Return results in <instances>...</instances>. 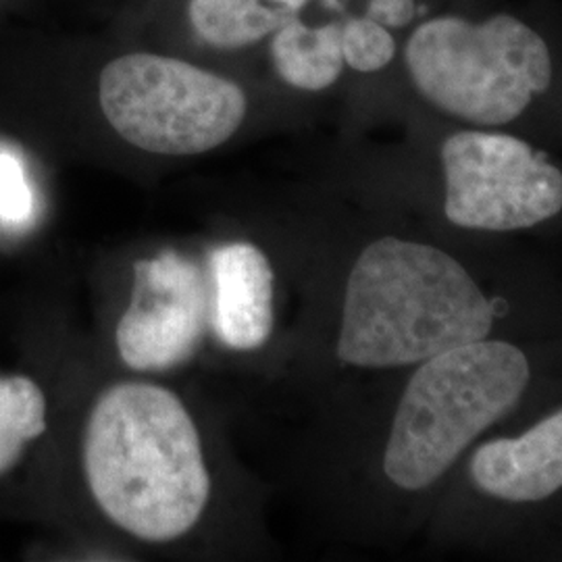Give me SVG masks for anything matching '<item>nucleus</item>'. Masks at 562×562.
Masks as SVG:
<instances>
[{
	"mask_svg": "<svg viewBox=\"0 0 562 562\" xmlns=\"http://www.w3.org/2000/svg\"><path fill=\"white\" fill-rule=\"evenodd\" d=\"M344 63L359 74H375L385 69L394 55L396 42L390 30L369 18H352L341 25Z\"/></svg>",
	"mask_w": 562,
	"mask_h": 562,
	"instance_id": "obj_12",
	"label": "nucleus"
},
{
	"mask_svg": "<svg viewBox=\"0 0 562 562\" xmlns=\"http://www.w3.org/2000/svg\"><path fill=\"white\" fill-rule=\"evenodd\" d=\"M562 531V390L462 461L427 536L446 554L543 561Z\"/></svg>",
	"mask_w": 562,
	"mask_h": 562,
	"instance_id": "obj_3",
	"label": "nucleus"
},
{
	"mask_svg": "<svg viewBox=\"0 0 562 562\" xmlns=\"http://www.w3.org/2000/svg\"><path fill=\"white\" fill-rule=\"evenodd\" d=\"M308 0H190L188 15L202 41L241 48L276 34Z\"/></svg>",
	"mask_w": 562,
	"mask_h": 562,
	"instance_id": "obj_10",
	"label": "nucleus"
},
{
	"mask_svg": "<svg viewBox=\"0 0 562 562\" xmlns=\"http://www.w3.org/2000/svg\"><path fill=\"white\" fill-rule=\"evenodd\" d=\"M271 59L281 80L296 90L322 92L331 88L346 65L340 23L308 27L299 18L288 21L273 34Z\"/></svg>",
	"mask_w": 562,
	"mask_h": 562,
	"instance_id": "obj_9",
	"label": "nucleus"
},
{
	"mask_svg": "<svg viewBox=\"0 0 562 562\" xmlns=\"http://www.w3.org/2000/svg\"><path fill=\"white\" fill-rule=\"evenodd\" d=\"M36 215V199L20 157L0 150V223L25 227Z\"/></svg>",
	"mask_w": 562,
	"mask_h": 562,
	"instance_id": "obj_13",
	"label": "nucleus"
},
{
	"mask_svg": "<svg viewBox=\"0 0 562 562\" xmlns=\"http://www.w3.org/2000/svg\"><path fill=\"white\" fill-rule=\"evenodd\" d=\"M404 63L423 101L473 127L519 123L554 81L542 36L504 13L482 23L452 15L425 21L406 42Z\"/></svg>",
	"mask_w": 562,
	"mask_h": 562,
	"instance_id": "obj_4",
	"label": "nucleus"
},
{
	"mask_svg": "<svg viewBox=\"0 0 562 562\" xmlns=\"http://www.w3.org/2000/svg\"><path fill=\"white\" fill-rule=\"evenodd\" d=\"M213 329L232 350L265 346L276 325V273L261 248L223 244L211 252Z\"/></svg>",
	"mask_w": 562,
	"mask_h": 562,
	"instance_id": "obj_8",
	"label": "nucleus"
},
{
	"mask_svg": "<svg viewBox=\"0 0 562 562\" xmlns=\"http://www.w3.org/2000/svg\"><path fill=\"white\" fill-rule=\"evenodd\" d=\"M99 101L123 140L171 157L222 146L246 117V97L234 81L150 53L111 60L102 69Z\"/></svg>",
	"mask_w": 562,
	"mask_h": 562,
	"instance_id": "obj_6",
	"label": "nucleus"
},
{
	"mask_svg": "<svg viewBox=\"0 0 562 562\" xmlns=\"http://www.w3.org/2000/svg\"><path fill=\"white\" fill-rule=\"evenodd\" d=\"M83 471L104 517L142 542H173L211 498L201 436L180 398L153 383L102 392L86 425Z\"/></svg>",
	"mask_w": 562,
	"mask_h": 562,
	"instance_id": "obj_2",
	"label": "nucleus"
},
{
	"mask_svg": "<svg viewBox=\"0 0 562 562\" xmlns=\"http://www.w3.org/2000/svg\"><path fill=\"white\" fill-rule=\"evenodd\" d=\"M417 15L415 0H371L364 18L378 21L387 30L406 27Z\"/></svg>",
	"mask_w": 562,
	"mask_h": 562,
	"instance_id": "obj_14",
	"label": "nucleus"
},
{
	"mask_svg": "<svg viewBox=\"0 0 562 562\" xmlns=\"http://www.w3.org/2000/svg\"><path fill=\"white\" fill-rule=\"evenodd\" d=\"M206 319V285L194 262L176 250L140 259L115 334L121 361L134 371L173 369L194 355Z\"/></svg>",
	"mask_w": 562,
	"mask_h": 562,
	"instance_id": "obj_7",
	"label": "nucleus"
},
{
	"mask_svg": "<svg viewBox=\"0 0 562 562\" xmlns=\"http://www.w3.org/2000/svg\"><path fill=\"white\" fill-rule=\"evenodd\" d=\"M471 241H525L562 229V167L508 130L462 125L436 148L423 222Z\"/></svg>",
	"mask_w": 562,
	"mask_h": 562,
	"instance_id": "obj_5",
	"label": "nucleus"
},
{
	"mask_svg": "<svg viewBox=\"0 0 562 562\" xmlns=\"http://www.w3.org/2000/svg\"><path fill=\"white\" fill-rule=\"evenodd\" d=\"M492 338H562V273L525 241L462 240L422 223L352 250L331 336L341 369L390 375Z\"/></svg>",
	"mask_w": 562,
	"mask_h": 562,
	"instance_id": "obj_1",
	"label": "nucleus"
},
{
	"mask_svg": "<svg viewBox=\"0 0 562 562\" xmlns=\"http://www.w3.org/2000/svg\"><path fill=\"white\" fill-rule=\"evenodd\" d=\"M46 431V398L30 378H0V477Z\"/></svg>",
	"mask_w": 562,
	"mask_h": 562,
	"instance_id": "obj_11",
	"label": "nucleus"
}]
</instances>
